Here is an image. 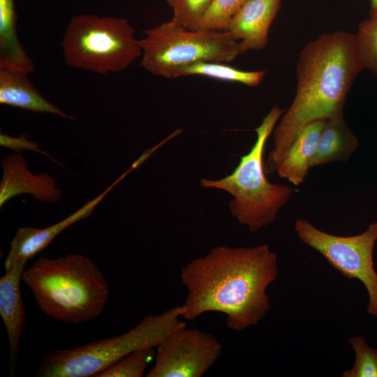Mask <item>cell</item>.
<instances>
[{"label": "cell", "instance_id": "1", "mask_svg": "<svg viewBox=\"0 0 377 377\" xmlns=\"http://www.w3.org/2000/svg\"><path fill=\"white\" fill-rule=\"evenodd\" d=\"M278 272L277 256L267 244L212 248L182 269L188 292L182 318L193 320L216 311L226 315L232 330L256 325L269 310L266 290Z\"/></svg>", "mask_w": 377, "mask_h": 377}, {"label": "cell", "instance_id": "2", "mask_svg": "<svg viewBox=\"0 0 377 377\" xmlns=\"http://www.w3.org/2000/svg\"><path fill=\"white\" fill-rule=\"evenodd\" d=\"M362 70L355 34L325 33L302 48L296 64L295 95L274 129V147L264 164L266 173L276 171L307 124L343 114L353 83Z\"/></svg>", "mask_w": 377, "mask_h": 377}, {"label": "cell", "instance_id": "3", "mask_svg": "<svg viewBox=\"0 0 377 377\" xmlns=\"http://www.w3.org/2000/svg\"><path fill=\"white\" fill-rule=\"evenodd\" d=\"M22 280L39 309L59 322L80 324L99 316L109 299V285L87 256L40 257L25 268Z\"/></svg>", "mask_w": 377, "mask_h": 377}, {"label": "cell", "instance_id": "4", "mask_svg": "<svg viewBox=\"0 0 377 377\" xmlns=\"http://www.w3.org/2000/svg\"><path fill=\"white\" fill-rule=\"evenodd\" d=\"M284 111L277 105L269 110L256 128V140L251 150L241 157L231 174L220 179L200 181L204 188L229 193L232 197L229 202L232 216L251 232L272 223L292 195L293 190L286 184L267 180L263 160L267 140Z\"/></svg>", "mask_w": 377, "mask_h": 377}, {"label": "cell", "instance_id": "5", "mask_svg": "<svg viewBox=\"0 0 377 377\" xmlns=\"http://www.w3.org/2000/svg\"><path fill=\"white\" fill-rule=\"evenodd\" d=\"M182 306L158 315L149 314L128 332L75 348L46 353L34 376L95 377L121 358L137 350L156 348L173 332L186 327Z\"/></svg>", "mask_w": 377, "mask_h": 377}, {"label": "cell", "instance_id": "6", "mask_svg": "<svg viewBox=\"0 0 377 377\" xmlns=\"http://www.w3.org/2000/svg\"><path fill=\"white\" fill-rule=\"evenodd\" d=\"M143 33L140 66L166 78H177L181 69L197 62L228 63L244 54L226 31L189 29L172 19Z\"/></svg>", "mask_w": 377, "mask_h": 377}, {"label": "cell", "instance_id": "7", "mask_svg": "<svg viewBox=\"0 0 377 377\" xmlns=\"http://www.w3.org/2000/svg\"><path fill=\"white\" fill-rule=\"evenodd\" d=\"M134 34L125 18L75 15L61 43L64 59L70 67L101 75L121 72L142 55Z\"/></svg>", "mask_w": 377, "mask_h": 377}, {"label": "cell", "instance_id": "8", "mask_svg": "<svg viewBox=\"0 0 377 377\" xmlns=\"http://www.w3.org/2000/svg\"><path fill=\"white\" fill-rule=\"evenodd\" d=\"M295 230L302 242L320 253L343 276L363 283L369 297L367 313L377 318V272L373 260L377 222L353 236L334 235L301 219L295 221Z\"/></svg>", "mask_w": 377, "mask_h": 377}, {"label": "cell", "instance_id": "9", "mask_svg": "<svg viewBox=\"0 0 377 377\" xmlns=\"http://www.w3.org/2000/svg\"><path fill=\"white\" fill-rule=\"evenodd\" d=\"M222 345L212 334L184 327L173 332L157 347L154 365L147 377H201L217 361Z\"/></svg>", "mask_w": 377, "mask_h": 377}, {"label": "cell", "instance_id": "10", "mask_svg": "<svg viewBox=\"0 0 377 377\" xmlns=\"http://www.w3.org/2000/svg\"><path fill=\"white\" fill-rule=\"evenodd\" d=\"M0 207L12 198L29 194L37 200L59 202L62 192L55 179L47 173L34 175L28 169L26 158L17 153L7 154L1 161Z\"/></svg>", "mask_w": 377, "mask_h": 377}, {"label": "cell", "instance_id": "11", "mask_svg": "<svg viewBox=\"0 0 377 377\" xmlns=\"http://www.w3.org/2000/svg\"><path fill=\"white\" fill-rule=\"evenodd\" d=\"M114 185V184L95 198L88 201L76 212L54 225L44 228L20 227L10 242L9 250L4 261L5 270L8 271L19 262L28 261L48 246L68 226L89 217Z\"/></svg>", "mask_w": 377, "mask_h": 377}, {"label": "cell", "instance_id": "12", "mask_svg": "<svg viewBox=\"0 0 377 377\" xmlns=\"http://www.w3.org/2000/svg\"><path fill=\"white\" fill-rule=\"evenodd\" d=\"M281 0H249L225 31L239 43L244 52L263 49Z\"/></svg>", "mask_w": 377, "mask_h": 377}, {"label": "cell", "instance_id": "13", "mask_svg": "<svg viewBox=\"0 0 377 377\" xmlns=\"http://www.w3.org/2000/svg\"><path fill=\"white\" fill-rule=\"evenodd\" d=\"M27 261H21L6 271L0 279V315L10 346V374L15 373L19 343L26 326V307L20 291V281Z\"/></svg>", "mask_w": 377, "mask_h": 377}, {"label": "cell", "instance_id": "14", "mask_svg": "<svg viewBox=\"0 0 377 377\" xmlns=\"http://www.w3.org/2000/svg\"><path fill=\"white\" fill-rule=\"evenodd\" d=\"M29 75L18 70L0 68L1 104L75 120L74 117L46 99L31 83Z\"/></svg>", "mask_w": 377, "mask_h": 377}, {"label": "cell", "instance_id": "15", "mask_svg": "<svg viewBox=\"0 0 377 377\" xmlns=\"http://www.w3.org/2000/svg\"><path fill=\"white\" fill-rule=\"evenodd\" d=\"M325 120L314 121L302 129L280 163L276 171L278 175L295 186L304 182L311 168Z\"/></svg>", "mask_w": 377, "mask_h": 377}, {"label": "cell", "instance_id": "16", "mask_svg": "<svg viewBox=\"0 0 377 377\" xmlns=\"http://www.w3.org/2000/svg\"><path fill=\"white\" fill-rule=\"evenodd\" d=\"M359 140L349 128L343 114L325 120L311 168L346 161L357 149Z\"/></svg>", "mask_w": 377, "mask_h": 377}, {"label": "cell", "instance_id": "17", "mask_svg": "<svg viewBox=\"0 0 377 377\" xmlns=\"http://www.w3.org/2000/svg\"><path fill=\"white\" fill-rule=\"evenodd\" d=\"M15 0H0V68L30 74L35 64L17 34Z\"/></svg>", "mask_w": 377, "mask_h": 377}, {"label": "cell", "instance_id": "18", "mask_svg": "<svg viewBox=\"0 0 377 377\" xmlns=\"http://www.w3.org/2000/svg\"><path fill=\"white\" fill-rule=\"evenodd\" d=\"M265 74V71H244L223 62L200 61L181 69L177 77L200 75L253 87L262 82Z\"/></svg>", "mask_w": 377, "mask_h": 377}, {"label": "cell", "instance_id": "19", "mask_svg": "<svg viewBox=\"0 0 377 377\" xmlns=\"http://www.w3.org/2000/svg\"><path fill=\"white\" fill-rule=\"evenodd\" d=\"M355 38L363 70H368L377 79V16L363 20L358 26Z\"/></svg>", "mask_w": 377, "mask_h": 377}, {"label": "cell", "instance_id": "20", "mask_svg": "<svg viewBox=\"0 0 377 377\" xmlns=\"http://www.w3.org/2000/svg\"><path fill=\"white\" fill-rule=\"evenodd\" d=\"M249 0H212L193 30L225 31Z\"/></svg>", "mask_w": 377, "mask_h": 377}, {"label": "cell", "instance_id": "21", "mask_svg": "<svg viewBox=\"0 0 377 377\" xmlns=\"http://www.w3.org/2000/svg\"><path fill=\"white\" fill-rule=\"evenodd\" d=\"M154 347L145 348L132 352L121 358L95 377H141L147 366L155 358Z\"/></svg>", "mask_w": 377, "mask_h": 377}, {"label": "cell", "instance_id": "22", "mask_svg": "<svg viewBox=\"0 0 377 377\" xmlns=\"http://www.w3.org/2000/svg\"><path fill=\"white\" fill-rule=\"evenodd\" d=\"M355 354L353 367L345 371L343 377H377V350L370 347L363 335L348 340Z\"/></svg>", "mask_w": 377, "mask_h": 377}, {"label": "cell", "instance_id": "23", "mask_svg": "<svg viewBox=\"0 0 377 377\" xmlns=\"http://www.w3.org/2000/svg\"><path fill=\"white\" fill-rule=\"evenodd\" d=\"M172 10V19L191 29L201 18L212 0H165Z\"/></svg>", "mask_w": 377, "mask_h": 377}, {"label": "cell", "instance_id": "24", "mask_svg": "<svg viewBox=\"0 0 377 377\" xmlns=\"http://www.w3.org/2000/svg\"><path fill=\"white\" fill-rule=\"evenodd\" d=\"M0 145L11 149L17 152L32 151L45 156L52 161L59 163L51 155L41 149L40 145L23 134L18 137H13L4 133L0 134Z\"/></svg>", "mask_w": 377, "mask_h": 377}, {"label": "cell", "instance_id": "25", "mask_svg": "<svg viewBox=\"0 0 377 377\" xmlns=\"http://www.w3.org/2000/svg\"><path fill=\"white\" fill-rule=\"evenodd\" d=\"M377 16V0H370L369 17Z\"/></svg>", "mask_w": 377, "mask_h": 377}]
</instances>
